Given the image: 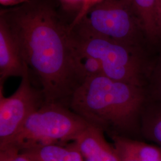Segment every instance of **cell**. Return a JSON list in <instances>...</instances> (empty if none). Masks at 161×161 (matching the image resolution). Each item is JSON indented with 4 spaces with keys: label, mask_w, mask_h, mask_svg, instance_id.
<instances>
[{
    "label": "cell",
    "mask_w": 161,
    "mask_h": 161,
    "mask_svg": "<svg viewBox=\"0 0 161 161\" xmlns=\"http://www.w3.org/2000/svg\"><path fill=\"white\" fill-rule=\"evenodd\" d=\"M20 152L32 161H84L74 142L67 146L50 144Z\"/></svg>",
    "instance_id": "9"
},
{
    "label": "cell",
    "mask_w": 161,
    "mask_h": 161,
    "mask_svg": "<svg viewBox=\"0 0 161 161\" xmlns=\"http://www.w3.org/2000/svg\"><path fill=\"white\" fill-rule=\"evenodd\" d=\"M78 54V53H77ZM83 72L88 78L97 75H103L101 62L95 58L78 54Z\"/></svg>",
    "instance_id": "11"
},
{
    "label": "cell",
    "mask_w": 161,
    "mask_h": 161,
    "mask_svg": "<svg viewBox=\"0 0 161 161\" xmlns=\"http://www.w3.org/2000/svg\"><path fill=\"white\" fill-rule=\"evenodd\" d=\"M76 25L94 34L131 47L136 44L139 31H143L125 0L102 1L93 6Z\"/></svg>",
    "instance_id": "5"
},
{
    "label": "cell",
    "mask_w": 161,
    "mask_h": 161,
    "mask_svg": "<svg viewBox=\"0 0 161 161\" xmlns=\"http://www.w3.org/2000/svg\"><path fill=\"white\" fill-rule=\"evenodd\" d=\"M102 1L103 0H84V3L82 5V8H80V10L78 12L74 22L69 26V28H71L75 26V25H76L86 15V13L92 8L93 6L96 5L97 4L102 2Z\"/></svg>",
    "instance_id": "13"
},
{
    "label": "cell",
    "mask_w": 161,
    "mask_h": 161,
    "mask_svg": "<svg viewBox=\"0 0 161 161\" xmlns=\"http://www.w3.org/2000/svg\"><path fill=\"white\" fill-rule=\"evenodd\" d=\"M1 15L17 41L25 62L40 80L45 102L69 108L74 92L86 78L69 28L46 4H25Z\"/></svg>",
    "instance_id": "1"
},
{
    "label": "cell",
    "mask_w": 161,
    "mask_h": 161,
    "mask_svg": "<svg viewBox=\"0 0 161 161\" xmlns=\"http://www.w3.org/2000/svg\"><path fill=\"white\" fill-rule=\"evenodd\" d=\"M28 65L4 17L0 18V82L9 77L22 78Z\"/></svg>",
    "instance_id": "7"
},
{
    "label": "cell",
    "mask_w": 161,
    "mask_h": 161,
    "mask_svg": "<svg viewBox=\"0 0 161 161\" xmlns=\"http://www.w3.org/2000/svg\"><path fill=\"white\" fill-rule=\"evenodd\" d=\"M27 0H0L1 5L4 6H13L24 3Z\"/></svg>",
    "instance_id": "15"
},
{
    "label": "cell",
    "mask_w": 161,
    "mask_h": 161,
    "mask_svg": "<svg viewBox=\"0 0 161 161\" xmlns=\"http://www.w3.org/2000/svg\"><path fill=\"white\" fill-rule=\"evenodd\" d=\"M0 161H32L28 156L13 147L0 149Z\"/></svg>",
    "instance_id": "12"
},
{
    "label": "cell",
    "mask_w": 161,
    "mask_h": 161,
    "mask_svg": "<svg viewBox=\"0 0 161 161\" xmlns=\"http://www.w3.org/2000/svg\"><path fill=\"white\" fill-rule=\"evenodd\" d=\"M90 125L62 104L45 103L29 116L6 147L19 152L50 144L75 142Z\"/></svg>",
    "instance_id": "3"
},
{
    "label": "cell",
    "mask_w": 161,
    "mask_h": 161,
    "mask_svg": "<svg viewBox=\"0 0 161 161\" xmlns=\"http://www.w3.org/2000/svg\"><path fill=\"white\" fill-rule=\"evenodd\" d=\"M0 82V149L6 147L30 115L45 103L41 90L32 86L28 66L17 90L5 97Z\"/></svg>",
    "instance_id": "6"
},
{
    "label": "cell",
    "mask_w": 161,
    "mask_h": 161,
    "mask_svg": "<svg viewBox=\"0 0 161 161\" xmlns=\"http://www.w3.org/2000/svg\"><path fill=\"white\" fill-rule=\"evenodd\" d=\"M84 161H121L115 149L106 141L103 131L90 125L74 142Z\"/></svg>",
    "instance_id": "8"
},
{
    "label": "cell",
    "mask_w": 161,
    "mask_h": 161,
    "mask_svg": "<svg viewBox=\"0 0 161 161\" xmlns=\"http://www.w3.org/2000/svg\"><path fill=\"white\" fill-rule=\"evenodd\" d=\"M158 19H159V24L161 32V0H158Z\"/></svg>",
    "instance_id": "18"
},
{
    "label": "cell",
    "mask_w": 161,
    "mask_h": 161,
    "mask_svg": "<svg viewBox=\"0 0 161 161\" xmlns=\"http://www.w3.org/2000/svg\"><path fill=\"white\" fill-rule=\"evenodd\" d=\"M153 133L156 140L161 143V121H159L156 124L154 128Z\"/></svg>",
    "instance_id": "16"
},
{
    "label": "cell",
    "mask_w": 161,
    "mask_h": 161,
    "mask_svg": "<svg viewBox=\"0 0 161 161\" xmlns=\"http://www.w3.org/2000/svg\"><path fill=\"white\" fill-rule=\"evenodd\" d=\"M76 53L98 60L102 74L111 80L135 85L137 65L133 56V47L94 34L76 25L69 29Z\"/></svg>",
    "instance_id": "4"
},
{
    "label": "cell",
    "mask_w": 161,
    "mask_h": 161,
    "mask_svg": "<svg viewBox=\"0 0 161 161\" xmlns=\"http://www.w3.org/2000/svg\"><path fill=\"white\" fill-rule=\"evenodd\" d=\"M117 153H118V152H117ZM119 158H120L121 161H141V160H139V159H136V158H132V157L127 156L119 155Z\"/></svg>",
    "instance_id": "17"
},
{
    "label": "cell",
    "mask_w": 161,
    "mask_h": 161,
    "mask_svg": "<svg viewBox=\"0 0 161 161\" xmlns=\"http://www.w3.org/2000/svg\"><path fill=\"white\" fill-rule=\"evenodd\" d=\"M139 100L135 85L100 75L86 78L74 92L69 108L103 131L112 128L122 130L131 125Z\"/></svg>",
    "instance_id": "2"
},
{
    "label": "cell",
    "mask_w": 161,
    "mask_h": 161,
    "mask_svg": "<svg viewBox=\"0 0 161 161\" xmlns=\"http://www.w3.org/2000/svg\"><path fill=\"white\" fill-rule=\"evenodd\" d=\"M137 18L143 31L150 38L161 34L158 19V0H125Z\"/></svg>",
    "instance_id": "10"
},
{
    "label": "cell",
    "mask_w": 161,
    "mask_h": 161,
    "mask_svg": "<svg viewBox=\"0 0 161 161\" xmlns=\"http://www.w3.org/2000/svg\"><path fill=\"white\" fill-rule=\"evenodd\" d=\"M60 1L64 3V4L71 7H77L80 6V10L84 3V0H60Z\"/></svg>",
    "instance_id": "14"
}]
</instances>
